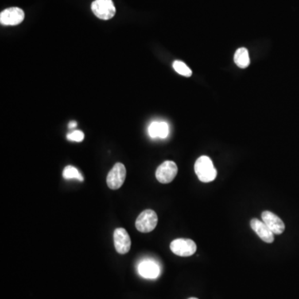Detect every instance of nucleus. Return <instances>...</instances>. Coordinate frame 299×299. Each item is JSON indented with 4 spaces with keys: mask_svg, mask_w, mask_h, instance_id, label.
Returning a JSON list of instances; mask_svg holds the SVG:
<instances>
[{
    "mask_svg": "<svg viewBox=\"0 0 299 299\" xmlns=\"http://www.w3.org/2000/svg\"><path fill=\"white\" fill-rule=\"evenodd\" d=\"M138 272L141 277L149 279H154L160 274V268L156 263L145 260L138 265Z\"/></svg>",
    "mask_w": 299,
    "mask_h": 299,
    "instance_id": "11",
    "label": "nucleus"
},
{
    "mask_svg": "<svg viewBox=\"0 0 299 299\" xmlns=\"http://www.w3.org/2000/svg\"><path fill=\"white\" fill-rule=\"evenodd\" d=\"M177 173L178 167L176 163L172 161H166L163 162L156 170V177L159 182L169 184L173 181L174 179L177 176Z\"/></svg>",
    "mask_w": 299,
    "mask_h": 299,
    "instance_id": "6",
    "label": "nucleus"
},
{
    "mask_svg": "<svg viewBox=\"0 0 299 299\" xmlns=\"http://www.w3.org/2000/svg\"><path fill=\"white\" fill-rule=\"evenodd\" d=\"M148 133L152 138H157V122H153L148 128Z\"/></svg>",
    "mask_w": 299,
    "mask_h": 299,
    "instance_id": "17",
    "label": "nucleus"
},
{
    "mask_svg": "<svg viewBox=\"0 0 299 299\" xmlns=\"http://www.w3.org/2000/svg\"><path fill=\"white\" fill-rule=\"evenodd\" d=\"M189 299H198V298H196V297H191V298Z\"/></svg>",
    "mask_w": 299,
    "mask_h": 299,
    "instance_id": "19",
    "label": "nucleus"
},
{
    "mask_svg": "<svg viewBox=\"0 0 299 299\" xmlns=\"http://www.w3.org/2000/svg\"><path fill=\"white\" fill-rule=\"evenodd\" d=\"M91 10L98 18L102 20H111L116 14L113 0H95L91 4Z\"/></svg>",
    "mask_w": 299,
    "mask_h": 299,
    "instance_id": "3",
    "label": "nucleus"
},
{
    "mask_svg": "<svg viewBox=\"0 0 299 299\" xmlns=\"http://www.w3.org/2000/svg\"><path fill=\"white\" fill-rule=\"evenodd\" d=\"M75 126H77V122H74V121H72V122H70L69 128H74V127H75Z\"/></svg>",
    "mask_w": 299,
    "mask_h": 299,
    "instance_id": "18",
    "label": "nucleus"
},
{
    "mask_svg": "<svg viewBox=\"0 0 299 299\" xmlns=\"http://www.w3.org/2000/svg\"><path fill=\"white\" fill-rule=\"evenodd\" d=\"M169 135V126L165 122H157V137L165 139Z\"/></svg>",
    "mask_w": 299,
    "mask_h": 299,
    "instance_id": "15",
    "label": "nucleus"
},
{
    "mask_svg": "<svg viewBox=\"0 0 299 299\" xmlns=\"http://www.w3.org/2000/svg\"><path fill=\"white\" fill-rule=\"evenodd\" d=\"M262 219L273 234H281L285 230V225L282 219L270 211H264Z\"/></svg>",
    "mask_w": 299,
    "mask_h": 299,
    "instance_id": "9",
    "label": "nucleus"
},
{
    "mask_svg": "<svg viewBox=\"0 0 299 299\" xmlns=\"http://www.w3.org/2000/svg\"><path fill=\"white\" fill-rule=\"evenodd\" d=\"M63 176L66 180L76 179L79 181H83V176H82V174L72 165H67L65 167V169L63 170Z\"/></svg>",
    "mask_w": 299,
    "mask_h": 299,
    "instance_id": "13",
    "label": "nucleus"
},
{
    "mask_svg": "<svg viewBox=\"0 0 299 299\" xmlns=\"http://www.w3.org/2000/svg\"><path fill=\"white\" fill-rule=\"evenodd\" d=\"M172 253L180 257H190L196 252L197 246L192 239L177 238L170 245Z\"/></svg>",
    "mask_w": 299,
    "mask_h": 299,
    "instance_id": "4",
    "label": "nucleus"
},
{
    "mask_svg": "<svg viewBox=\"0 0 299 299\" xmlns=\"http://www.w3.org/2000/svg\"><path fill=\"white\" fill-rule=\"evenodd\" d=\"M173 68L177 73L182 75V76L186 77V78H189V77H191L192 75V71L189 68L188 66L183 62L179 61V60L174 62Z\"/></svg>",
    "mask_w": 299,
    "mask_h": 299,
    "instance_id": "14",
    "label": "nucleus"
},
{
    "mask_svg": "<svg viewBox=\"0 0 299 299\" xmlns=\"http://www.w3.org/2000/svg\"><path fill=\"white\" fill-rule=\"evenodd\" d=\"M126 176V167L122 163H117L109 172L106 177V184L111 190H118L125 182Z\"/></svg>",
    "mask_w": 299,
    "mask_h": 299,
    "instance_id": "5",
    "label": "nucleus"
},
{
    "mask_svg": "<svg viewBox=\"0 0 299 299\" xmlns=\"http://www.w3.org/2000/svg\"><path fill=\"white\" fill-rule=\"evenodd\" d=\"M24 12L17 7H13L5 9L0 13V23L5 26H14L21 24L24 21Z\"/></svg>",
    "mask_w": 299,
    "mask_h": 299,
    "instance_id": "7",
    "label": "nucleus"
},
{
    "mask_svg": "<svg viewBox=\"0 0 299 299\" xmlns=\"http://www.w3.org/2000/svg\"><path fill=\"white\" fill-rule=\"evenodd\" d=\"M114 245L117 253L120 254H126L130 251L132 241L130 236L123 228H118L114 231L113 234Z\"/></svg>",
    "mask_w": 299,
    "mask_h": 299,
    "instance_id": "8",
    "label": "nucleus"
},
{
    "mask_svg": "<svg viewBox=\"0 0 299 299\" xmlns=\"http://www.w3.org/2000/svg\"><path fill=\"white\" fill-rule=\"evenodd\" d=\"M195 172L201 182H211L217 176V171L211 159L206 156H200L195 161Z\"/></svg>",
    "mask_w": 299,
    "mask_h": 299,
    "instance_id": "1",
    "label": "nucleus"
},
{
    "mask_svg": "<svg viewBox=\"0 0 299 299\" xmlns=\"http://www.w3.org/2000/svg\"><path fill=\"white\" fill-rule=\"evenodd\" d=\"M234 63L240 68H246L250 64L249 52L245 48H238L235 52L234 58Z\"/></svg>",
    "mask_w": 299,
    "mask_h": 299,
    "instance_id": "12",
    "label": "nucleus"
},
{
    "mask_svg": "<svg viewBox=\"0 0 299 299\" xmlns=\"http://www.w3.org/2000/svg\"><path fill=\"white\" fill-rule=\"evenodd\" d=\"M67 140L72 141H77V142H81L83 141L84 139V134L82 133L81 130H74L72 133L67 134Z\"/></svg>",
    "mask_w": 299,
    "mask_h": 299,
    "instance_id": "16",
    "label": "nucleus"
},
{
    "mask_svg": "<svg viewBox=\"0 0 299 299\" xmlns=\"http://www.w3.org/2000/svg\"><path fill=\"white\" fill-rule=\"evenodd\" d=\"M158 223V217L152 210H145L137 217L136 228L141 233H150L156 229Z\"/></svg>",
    "mask_w": 299,
    "mask_h": 299,
    "instance_id": "2",
    "label": "nucleus"
},
{
    "mask_svg": "<svg viewBox=\"0 0 299 299\" xmlns=\"http://www.w3.org/2000/svg\"><path fill=\"white\" fill-rule=\"evenodd\" d=\"M250 226H251L252 230L258 234V237L263 241H265L266 243H273V240H274V236H273L274 234L264 223V221H261L258 219H253L250 222Z\"/></svg>",
    "mask_w": 299,
    "mask_h": 299,
    "instance_id": "10",
    "label": "nucleus"
}]
</instances>
